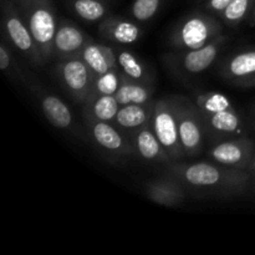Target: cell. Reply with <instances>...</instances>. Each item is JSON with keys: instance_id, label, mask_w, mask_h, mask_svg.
Wrapping results in <instances>:
<instances>
[{"instance_id": "6da1fadb", "label": "cell", "mask_w": 255, "mask_h": 255, "mask_svg": "<svg viewBox=\"0 0 255 255\" xmlns=\"http://www.w3.org/2000/svg\"><path fill=\"white\" fill-rule=\"evenodd\" d=\"M243 174L236 171H228L227 168H219L214 164L194 163L186 167L182 172V177L188 184L201 188H213V187H228L238 184Z\"/></svg>"}, {"instance_id": "7a4b0ae2", "label": "cell", "mask_w": 255, "mask_h": 255, "mask_svg": "<svg viewBox=\"0 0 255 255\" xmlns=\"http://www.w3.org/2000/svg\"><path fill=\"white\" fill-rule=\"evenodd\" d=\"M153 129L162 147L168 152L179 151V129L176 115L166 102L157 104L153 115Z\"/></svg>"}, {"instance_id": "3957f363", "label": "cell", "mask_w": 255, "mask_h": 255, "mask_svg": "<svg viewBox=\"0 0 255 255\" xmlns=\"http://www.w3.org/2000/svg\"><path fill=\"white\" fill-rule=\"evenodd\" d=\"M29 27L39 51L41 50L42 55L51 54L56 35L54 14L46 7H37L30 15Z\"/></svg>"}, {"instance_id": "277c9868", "label": "cell", "mask_w": 255, "mask_h": 255, "mask_svg": "<svg viewBox=\"0 0 255 255\" xmlns=\"http://www.w3.org/2000/svg\"><path fill=\"white\" fill-rule=\"evenodd\" d=\"M213 26L214 25H212L211 21L203 17H191L179 29L178 36H177L178 42L189 50L199 49L207 45V41L212 36Z\"/></svg>"}, {"instance_id": "5b68a950", "label": "cell", "mask_w": 255, "mask_h": 255, "mask_svg": "<svg viewBox=\"0 0 255 255\" xmlns=\"http://www.w3.org/2000/svg\"><path fill=\"white\" fill-rule=\"evenodd\" d=\"M249 146L246 142L231 141L219 143L212 149V158L226 167H238L249 159Z\"/></svg>"}, {"instance_id": "8992f818", "label": "cell", "mask_w": 255, "mask_h": 255, "mask_svg": "<svg viewBox=\"0 0 255 255\" xmlns=\"http://www.w3.org/2000/svg\"><path fill=\"white\" fill-rule=\"evenodd\" d=\"M62 79L70 90L76 95H82L89 86V66L85 61L72 59L65 62L61 69Z\"/></svg>"}, {"instance_id": "52a82bcc", "label": "cell", "mask_w": 255, "mask_h": 255, "mask_svg": "<svg viewBox=\"0 0 255 255\" xmlns=\"http://www.w3.org/2000/svg\"><path fill=\"white\" fill-rule=\"evenodd\" d=\"M82 59L87 64V66L97 75L106 74L115 66L114 52L109 47L102 46V45H87L82 52Z\"/></svg>"}, {"instance_id": "ba28073f", "label": "cell", "mask_w": 255, "mask_h": 255, "mask_svg": "<svg viewBox=\"0 0 255 255\" xmlns=\"http://www.w3.org/2000/svg\"><path fill=\"white\" fill-rule=\"evenodd\" d=\"M178 129L181 146L184 151L187 153L198 151L202 143V132L194 117L189 114L182 115L181 119L178 117Z\"/></svg>"}, {"instance_id": "9c48e42d", "label": "cell", "mask_w": 255, "mask_h": 255, "mask_svg": "<svg viewBox=\"0 0 255 255\" xmlns=\"http://www.w3.org/2000/svg\"><path fill=\"white\" fill-rule=\"evenodd\" d=\"M217 54H218L217 44H207L199 49L189 50V52L184 56L183 60L184 69L189 72H193V74L204 71L213 64Z\"/></svg>"}, {"instance_id": "30bf717a", "label": "cell", "mask_w": 255, "mask_h": 255, "mask_svg": "<svg viewBox=\"0 0 255 255\" xmlns=\"http://www.w3.org/2000/svg\"><path fill=\"white\" fill-rule=\"evenodd\" d=\"M42 111L50 122L59 128H66L71 125L72 115L66 105L55 96H46L42 100Z\"/></svg>"}, {"instance_id": "8fae6325", "label": "cell", "mask_w": 255, "mask_h": 255, "mask_svg": "<svg viewBox=\"0 0 255 255\" xmlns=\"http://www.w3.org/2000/svg\"><path fill=\"white\" fill-rule=\"evenodd\" d=\"M6 30L10 39L14 42L15 46L24 52L36 51V44L32 39L31 32L22 24L21 20L16 16H10L6 20Z\"/></svg>"}, {"instance_id": "7c38bea8", "label": "cell", "mask_w": 255, "mask_h": 255, "mask_svg": "<svg viewBox=\"0 0 255 255\" xmlns=\"http://www.w3.org/2000/svg\"><path fill=\"white\" fill-rule=\"evenodd\" d=\"M84 34L72 25H64L55 35V47L62 54H72L84 45Z\"/></svg>"}, {"instance_id": "4fadbf2b", "label": "cell", "mask_w": 255, "mask_h": 255, "mask_svg": "<svg viewBox=\"0 0 255 255\" xmlns=\"http://www.w3.org/2000/svg\"><path fill=\"white\" fill-rule=\"evenodd\" d=\"M94 137L100 146L110 151H119L124 146V139L119 132L105 121H100L95 125Z\"/></svg>"}, {"instance_id": "5bb4252c", "label": "cell", "mask_w": 255, "mask_h": 255, "mask_svg": "<svg viewBox=\"0 0 255 255\" xmlns=\"http://www.w3.org/2000/svg\"><path fill=\"white\" fill-rule=\"evenodd\" d=\"M137 149L139 154L146 159H157L161 158L163 151L159 139L157 138L156 133L149 129H143L137 134L136 138Z\"/></svg>"}, {"instance_id": "9a60e30c", "label": "cell", "mask_w": 255, "mask_h": 255, "mask_svg": "<svg viewBox=\"0 0 255 255\" xmlns=\"http://www.w3.org/2000/svg\"><path fill=\"white\" fill-rule=\"evenodd\" d=\"M147 112L143 107L137 104L124 105L122 109L119 110L116 116V121L120 126L125 128H134L147 121Z\"/></svg>"}, {"instance_id": "2e32d148", "label": "cell", "mask_w": 255, "mask_h": 255, "mask_svg": "<svg viewBox=\"0 0 255 255\" xmlns=\"http://www.w3.org/2000/svg\"><path fill=\"white\" fill-rule=\"evenodd\" d=\"M115 97H116L120 105H142L148 101L149 94L147 89H144L141 85L125 82L119 87L117 92L115 94Z\"/></svg>"}, {"instance_id": "e0dca14e", "label": "cell", "mask_w": 255, "mask_h": 255, "mask_svg": "<svg viewBox=\"0 0 255 255\" xmlns=\"http://www.w3.org/2000/svg\"><path fill=\"white\" fill-rule=\"evenodd\" d=\"M119 101L115 95H102L94 105V114L100 121H110L116 119L119 114Z\"/></svg>"}, {"instance_id": "ac0fdd59", "label": "cell", "mask_w": 255, "mask_h": 255, "mask_svg": "<svg viewBox=\"0 0 255 255\" xmlns=\"http://www.w3.org/2000/svg\"><path fill=\"white\" fill-rule=\"evenodd\" d=\"M229 74L233 76H246L255 72V51L243 52L231 60L228 65Z\"/></svg>"}, {"instance_id": "d6986e66", "label": "cell", "mask_w": 255, "mask_h": 255, "mask_svg": "<svg viewBox=\"0 0 255 255\" xmlns=\"http://www.w3.org/2000/svg\"><path fill=\"white\" fill-rule=\"evenodd\" d=\"M211 125L213 128L218 129V131L236 132L241 125V121H239L238 116L231 109H228L212 115Z\"/></svg>"}, {"instance_id": "ffe728a7", "label": "cell", "mask_w": 255, "mask_h": 255, "mask_svg": "<svg viewBox=\"0 0 255 255\" xmlns=\"http://www.w3.org/2000/svg\"><path fill=\"white\" fill-rule=\"evenodd\" d=\"M148 194L154 202L161 204H173L179 199L178 189L167 183L152 184Z\"/></svg>"}, {"instance_id": "44dd1931", "label": "cell", "mask_w": 255, "mask_h": 255, "mask_svg": "<svg viewBox=\"0 0 255 255\" xmlns=\"http://www.w3.org/2000/svg\"><path fill=\"white\" fill-rule=\"evenodd\" d=\"M75 10L85 20L95 21L104 16L105 7L96 0H77L75 2Z\"/></svg>"}, {"instance_id": "7402d4cb", "label": "cell", "mask_w": 255, "mask_h": 255, "mask_svg": "<svg viewBox=\"0 0 255 255\" xmlns=\"http://www.w3.org/2000/svg\"><path fill=\"white\" fill-rule=\"evenodd\" d=\"M139 36L138 27L128 21H120L112 29V37L122 44L134 42Z\"/></svg>"}, {"instance_id": "603a6c76", "label": "cell", "mask_w": 255, "mask_h": 255, "mask_svg": "<svg viewBox=\"0 0 255 255\" xmlns=\"http://www.w3.org/2000/svg\"><path fill=\"white\" fill-rule=\"evenodd\" d=\"M201 107L208 114H217L231 109V101L222 94H208L201 99Z\"/></svg>"}, {"instance_id": "cb8c5ba5", "label": "cell", "mask_w": 255, "mask_h": 255, "mask_svg": "<svg viewBox=\"0 0 255 255\" xmlns=\"http://www.w3.org/2000/svg\"><path fill=\"white\" fill-rule=\"evenodd\" d=\"M120 66L124 69L126 75H128L132 79H141L143 76V67L136 60V57L128 51H122L117 56Z\"/></svg>"}, {"instance_id": "d4e9b609", "label": "cell", "mask_w": 255, "mask_h": 255, "mask_svg": "<svg viewBox=\"0 0 255 255\" xmlns=\"http://www.w3.org/2000/svg\"><path fill=\"white\" fill-rule=\"evenodd\" d=\"M159 0H136L132 7L133 16L139 21H146L156 14Z\"/></svg>"}, {"instance_id": "484cf974", "label": "cell", "mask_w": 255, "mask_h": 255, "mask_svg": "<svg viewBox=\"0 0 255 255\" xmlns=\"http://www.w3.org/2000/svg\"><path fill=\"white\" fill-rule=\"evenodd\" d=\"M97 91L101 95H115L119 90V77L114 71H109L101 75L97 80Z\"/></svg>"}, {"instance_id": "4316f807", "label": "cell", "mask_w": 255, "mask_h": 255, "mask_svg": "<svg viewBox=\"0 0 255 255\" xmlns=\"http://www.w3.org/2000/svg\"><path fill=\"white\" fill-rule=\"evenodd\" d=\"M249 7V0H232L224 10V16L228 21L237 22L243 19Z\"/></svg>"}, {"instance_id": "83f0119b", "label": "cell", "mask_w": 255, "mask_h": 255, "mask_svg": "<svg viewBox=\"0 0 255 255\" xmlns=\"http://www.w3.org/2000/svg\"><path fill=\"white\" fill-rule=\"evenodd\" d=\"M10 65V56L4 45L0 46V69L6 70Z\"/></svg>"}, {"instance_id": "f1b7e54d", "label": "cell", "mask_w": 255, "mask_h": 255, "mask_svg": "<svg viewBox=\"0 0 255 255\" xmlns=\"http://www.w3.org/2000/svg\"><path fill=\"white\" fill-rule=\"evenodd\" d=\"M232 0H211V7L212 9L217 10V11H222V10H226L227 6L231 4Z\"/></svg>"}, {"instance_id": "f546056e", "label": "cell", "mask_w": 255, "mask_h": 255, "mask_svg": "<svg viewBox=\"0 0 255 255\" xmlns=\"http://www.w3.org/2000/svg\"><path fill=\"white\" fill-rule=\"evenodd\" d=\"M252 169H254V171H255V161H254V163L252 164Z\"/></svg>"}]
</instances>
